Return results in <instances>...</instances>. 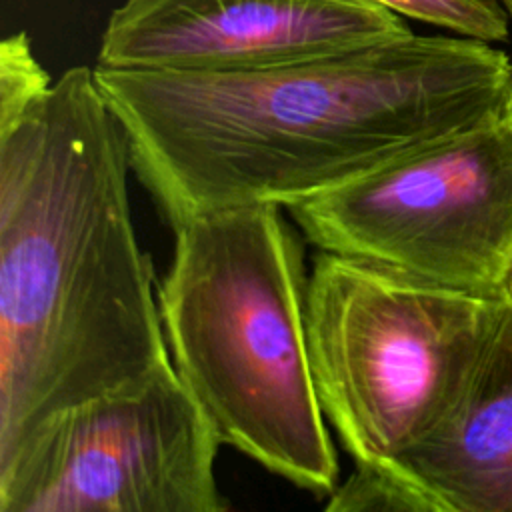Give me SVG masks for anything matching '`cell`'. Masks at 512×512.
I'll list each match as a JSON object with an SVG mask.
<instances>
[{
	"label": "cell",
	"instance_id": "cell-7",
	"mask_svg": "<svg viewBox=\"0 0 512 512\" xmlns=\"http://www.w3.org/2000/svg\"><path fill=\"white\" fill-rule=\"evenodd\" d=\"M410 32L368 0H124L96 66L238 72L290 64Z\"/></svg>",
	"mask_w": 512,
	"mask_h": 512
},
{
	"label": "cell",
	"instance_id": "cell-6",
	"mask_svg": "<svg viewBox=\"0 0 512 512\" xmlns=\"http://www.w3.org/2000/svg\"><path fill=\"white\" fill-rule=\"evenodd\" d=\"M220 444L172 364L38 426L0 462V512H224Z\"/></svg>",
	"mask_w": 512,
	"mask_h": 512
},
{
	"label": "cell",
	"instance_id": "cell-5",
	"mask_svg": "<svg viewBox=\"0 0 512 512\" xmlns=\"http://www.w3.org/2000/svg\"><path fill=\"white\" fill-rule=\"evenodd\" d=\"M286 210L318 250L498 300L512 262V124L442 138Z\"/></svg>",
	"mask_w": 512,
	"mask_h": 512
},
{
	"label": "cell",
	"instance_id": "cell-13",
	"mask_svg": "<svg viewBox=\"0 0 512 512\" xmlns=\"http://www.w3.org/2000/svg\"><path fill=\"white\" fill-rule=\"evenodd\" d=\"M502 4V8L506 10L508 18H510V24H512V0H498Z\"/></svg>",
	"mask_w": 512,
	"mask_h": 512
},
{
	"label": "cell",
	"instance_id": "cell-3",
	"mask_svg": "<svg viewBox=\"0 0 512 512\" xmlns=\"http://www.w3.org/2000/svg\"><path fill=\"white\" fill-rule=\"evenodd\" d=\"M174 232L158 304L178 376L222 444L332 494L340 466L310 366L298 232L276 204L200 214Z\"/></svg>",
	"mask_w": 512,
	"mask_h": 512
},
{
	"label": "cell",
	"instance_id": "cell-11",
	"mask_svg": "<svg viewBox=\"0 0 512 512\" xmlns=\"http://www.w3.org/2000/svg\"><path fill=\"white\" fill-rule=\"evenodd\" d=\"M52 84L50 74L32 52L28 34L6 36L0 44V126L20 118Z\"/></svg>",
	"mask_w": 512,
	"mask_h": 512
},
{
	"label": "cell",
	"instance_id": "cell-10",
	"mask_svg": "<svg viewBox=\"0 0 512 512\" xmlns=\"http://www.w3.org/2000/svg\"><path fill=\"white\" fill-rule=\"evenodd\" d=\"M402 18L444 28L458 36L504 42L510 18L498 0H368Z\"/></svg>",
	"mask_w": 512,
	"mask_h": 512
},
{
	"label": "cell",
	"instance_id": "cell-12",
	"mask_svg": "<svg viewBox=\"0 0 512 512\" xmlns=\"http://www.w3.org/2000/svg\"><path fill=\"white\" fill-rule=\"evenodd\" d=\"M502 298L512 302V262L508 266V272H506V278H504V284H502Z\"/></svg>",
	"mask_w": 512,
	"mask_h": 512
},
{
	"label": "cell",
	"instance_id": "cell-9",
	"mask_svg": "<svg viewBox=\"0 0 512 512\" xmlns=\"http://www.w3.org/2000/svg\"><path fill=\"white\" fill-rule=\"evenodd\" d=\"M332 512H432L426 496L392 464H354V472L328 494Z\"/></svg>",
	"mask_w": 512,
	"mask_h": 512
},
{
	"label": "cell",
	"instance_id": "cell-2",
	"mask_svg": "<svg viewBox=\"0 0 512 512\" xmlns=\"http://www.w3.org/2000/svg\"><path fill=\"white\" fill-rule=\"evenodd\" d=\"M130 168L88 66L0 126V462L62 410L172 366Z\"/></svg>",
	"mask_w": 512,
	"mask_h": 512
},
{
	"label": "cell",
	"instance_id": "cell-14",
	"mask_svg": "<svg viewBox=\"0 0 512 512\" xmlns=\"http://www.w3.org/2000/svg\"><path fill=\"white\" fill-rule=\"evenodd\" d=\"M508 120L512 124V88H510V110H508Z\"/></svg>",
	"mask_w": 512,
	"mask_h": 512
},
{
	"label": "cell",
	"instance_id": "cell-8",
	"mask_svg": "<svg viewBox=\"0 0 512 512\" xmlns=\"http://www.w3.org/2000/svg\"><path fill=\"white\" fill-rule=\"evenodd\" d=\"M392 464L432 512H512V302L486 300L436 424Z\"/></svg>",
	"mask_w": 512,
	"mask_h": 512
},
{
	"label": "cell",
	"instance_id": "cell-1",
	"mask_svg": "<svg viewBox=\"0 0 512 512\" xmlns=\"http://www.w3.org/2000/svg\"><path fill=\"white\" fill-rule=\"evenodd\" d=\"M94 74L136 178L176 228L228 208H288L506 120L512 58L478 38L410 30L260 70Z\"/></svg>",
	"mask_w": 512,
	"mask_h": 512
},
{
	"label": "cell",
	"instance_id": "cell-4",
	"mask_svg": "<svg viewBox=\"0 0 512 512\" xmlns=\"http://www.w3.org/2000/svg\"><path fill=\"white\" fill-rule=\"evenodd\" d=\"M386 264L318 250L306 336L318 402L354 464H388L440 418L482 306Z\"/></svg>",
	"mask_w": 512,
	"mask_h": 512
}]
</instances>
